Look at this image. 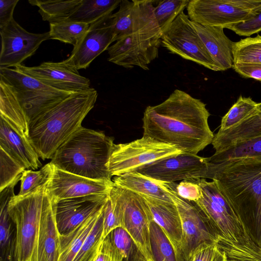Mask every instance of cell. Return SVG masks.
Returning <instances> with one entry per match:
<instances>
[{"mask_svg": "<svg viewBox=\"0 0 261 261\" xmlns=\"http://www.w3.org/2000/svg\"><path fill=\"white\" fill-rule=\"evenodd\" d=\"M206 104L175 89L164 101L146 107L142 118L143 136L197 154L214 137L208 123Z\"/></svg>", "mask_w": 261, "mask_h": 261, "instance_id": "cell-1", "label": "cell"}, {"mask_svg": "<svg viewBox=\"0 0 261 261\" xmlns=\"http://www.w3.org/2000/svg\"><path fill=\"white\" fill-rule=\"evenodd\" d=\"M207 178L215 181L249 237L261 247V160L209 162Z\"/></svg>", "mask_w": 261, "mask_h": 261, "instance_id": "cell-2", "label": "cell"}, {"mask_svg": "<svg viewBox=\"0 0 261 261\" xmlns=\"http://www.w3.org/2000/svg\"><path fill=\"white\" fill-rule=\"evenodd\" d=\"M74 93L50 87L15 67L0 69V116L28 137L31 122Z\"/></svg>", "mask_w": 261, "mask_h": 261, "instance_id": "cell-3", "label": "cell"}, {"mask_svg": "<svg viewBox=\"0 0 261 261\" xmlns=\"http://www.w3.org/2000/svg\"><path fill=\"white\" fill-rule=\"evenodd\" d=\"M97 96L92 88L72 93L29 124L28 137L39 158L51 159L57 149L82 127Z\"/></svg>", "mask_w": 261, "mask_h": 261, "instance_id": "cell-4", "label": "cell"}, {"mask_svg": "<svg viewBox=\"0 0 261 261\" xmlns=\"http://www.w3.org/2000/svg\"><path fill=\"white\" fill-rule=\"evenodd\" d=\"M114 144L103 133L82 126L57 149L50 163L72 174L112 182L109 162Z\"/></svg>", "mask_w": 261, "mask_h": 261, "instance_id": "cell-5", "label": "cell"}, {"mask_svg": "<svg viewBox=\"0 0 261 261\" xmlns=\"http://www.w3.org/2000/svg\"><path fill=\"white\" fill-rule=\"evenodd\" d=\"M135 10L130 31L108 49V61L125 68L148 65L159 57L163 33L153 13V1L134 0Z\"/></svg>", "mask_w": 261, "mask_h": 261, "instance_id": "cell-6", "label": "cell"}, {"mask_svg": "<svg viewBox=\"0 0 261 261\" xmlns=\"http://www.w3.org/2000/svg\"><path fill=\"white\" fill-rule=\"evenodd\" d=\"M46 185L27 196L15 195L10 201L8 213L16 232L15 261L32 260L47 195Z\"/></svg>", "mask_w": 261, "mask_h": 261, "instance_id": "cell-7", "label": "cell"}, {"mask_svg": "<svg viewBox=\"0 0 261 261\" xmlns=\"http://www.w3.org/2000/svg\"><path fill=\"white\" fill-rule=\"evenodd\" d=\"M186 9L192 21L226 29L260 12L261 0H190Z\"/></svg>", "mask_w": 261, "mask_h": 261, "instance_id": "cell-8", "label": "cell"}, {"mask_svg": "<svg viewBox=\"0 0 261 261\" xmlns=\"http://www.w3.org/2000/svg\"><path fill=\"white\" fill-rule=\"evenodd\" d=\"M201 195L195 202L208 217L220 238L238 242L248 234L233 208L215 181L192 178Z\"/></svg>", "mask_w": 261, "mask_h": 261, "instance_id": "cell-9", "label": "cell"}, {"mask_svg": "<svg viewBox=\"0 0 261 261\" xmlns=\"http://www.w3.org/2000/svg\"><path fill=\"white\" fill-rule=\"evenodd\" d=\"M181 152L175 146L149 137L113 145L109 162L112 177L135 171L155 161Z\"/></svg>", "mask_w": 261, "mask_h": 261, "instance_id": "cell-10", "label": "cell"}, {"mask_svg": "<svg viewBox=\"0 0 261 261\" xmlns=\"http://www.w3.org/2000/svg\"><path fill=\"white\" fill-rule=\"evenodd\" d=\"M178 211L182 227L181 254L189 261L195 250L203 244H217L220 237L211 221L197 204L179 197L168 183H165Z\"/></svg>", "mask_w": 261, "mask_h": 261, "instance_id": "cell-11", "label": "cell"}, {"mask_svg": "<svg viewBox=\"0 0 261 261\" xmlns=\"http://www.w3.org/2000/svg\"><path fill=\"white\" fill-rule=\"evenodd\" d=\"M161 45L171 54L208 69L219 68L207 50L187 14L181 13L163 34Z\"/></svg>", "mask_w": 261, "mask_h": 261, "instance_id": "cell-12", "label": "cell"}, {"mask_svg": "<svg viewBox=\"0 0 261 261\" xmlns=\"http://www.w3.org/2000/svg\"><path fill=\"white\" fill-rule=\"evenodd\" d=\"M121 218V227L132 237L146 258L152 259L150 224L153 221L143 197L114 184Z\"/></svg>", "mask_w": 261, "mask_h": 261, "instance_id": "cell-13", "label": "cell"}, {"mask_svg": "<svg viewBox=\"0 0 261 261\" xmlns=\"http://www.w3.org/2000/svg\"><path fill=\"white\" fill-rule=\"evenodd\" d=\"M208 159L186 152L163 158L138 168L136 171L162 183L191 178H207Z\"/></svg>", "mask_w": 261, "mask_h": 261, "instance_id": "cell-14", "label": "cell"}, {"mask_svg": "<svg viewBox=\"0 0 261 261\" xmlns=\"http://www.w3.org/2000/svg\"><path fill=\"white\" fill-rule=\"evenodd\" d=\"M1 49L0 69L21 65L33 55L41 43L50 39L49 32L33 33L21 27L14 18L0 29Z\"/></svg>", "mask_w": 261, "mask_h": 261, "instance_id": "cell-15", "label": "cell"}, {"mask_svg": "<svg viewBox=\"0 0 261 261\" xmlns=\"http://www.w3.org/2000/svg\"><path fill=\"white\" fill-rule=\"evenodd\" d=\"M112 15L90 24L85 35L73 46L70 55L64 60L69 65L77 70L86 69L96 57L108 50L114 42Z\"/></svg>", "mask_w": 261, "mask_h": 261, "instance_id": "cell-16", "label": "cell"}, {"mask_svg": "<svg viewBox=\"0 0 261 261\" xmlns=\"http://www.w3.org/2000/svg\"><path fill=\"white\" fill-rule=\"evenodd\" d=\"M114 182L99 181L72 174L55 167L46 185L50 200L56 202L62 199L93 194H109Z\"/></svg>", "mask_w": 261, "mask_h": 261, "instance_id": "cell-17", "label": "cell"}, {"mask_svg": "<svg viewBox=\"0 0 261 261\" xmlns=\"http://www.w3.org/2000/svg\"><path fill=\"white\" fill-rule=\"evenodd\" d=\"M15 67L58 90L79 92L91 88L90 80L81 75L76 69L64 60L59 62H45L34 67L20 65Z\"/></svg>", "mask_w": 261, "mask_h": 261, "instance_id": "cell-18", "label": "cell"}, {"mask_svg": "<svg viewBox=\"0 0 261 261\" xmlns=\"http://www.w3.org/2000/svg\"><path fill=\"white\" fill-rule=\"evenodd\" d=\"M110 194V193H109ZM109 194H93L54 202L56 221L60 235L69 233L107 202Z\"/></svg>", "mask_w": 261, "mask_h": 261, "instance_id": "cell-19", "label": "cell"}, {"mask_svg": "<svg viewBox=\"0 0 261 261\" xmlns=\"http://www.w3.org/2000/svg\"><path fill=\"white\" fill-rule=\"evenodd\" d=\"M0 148L25 169L35 170L42 165L29 139L0 116Z\"/></svg>", "mask_w": 261, "mask_h": 261, "instance_id": "cell-20", "label": "cell"}, {"mask_svg": "<svg viewBox=\"0 0 261 261\" xmlns=\"http://www.w3.org/2000/svg\"><path fill=\"white\" fill-rule=\"evenodd\" d=\"M36 248L37 261H58L60 235L56 221L54 204L48 195L40 219Z\"/></svg>", "mask_w": 261, "mask_h": 261, "instance_id": "cell-21", "label": "cell"}, {"mask_svg": "<svg viewBox=\"0 0 261 261\" xmlns=\"http://www.w3.org/2000/svg\"><path fill=\"white\" fill-rule=\"evenodd\" d=\"M141 196L150 210L153 221L165 232L177 253L184 258L180 251L182 238L181 222L178 211L174 202Z\"/></svg>", "mask_w": 261, "mask_h": 261, "instance_id": "cell-22", "label": "cell"}, {"mask_svg": "<svg viewBox=\"0 0 261 261\" xmlns=\"http://www.w3.org/2000/svg\"><path fill=\"white\" fill-rule=\"evenodd\" d=\"M192 23L220 71L232 68L234 42L225 34L224 28L202 25L192 21Z\"/></svg>", "mask_w": 261, "mask_h": 261, "instance_id": "cell-23", "label": "cell"}, {"mask_svg": "<svg viewBox=\"0 0 261 261\" xmlns=\"http://www.w3.org/2000/svg\"><path fill=\"white\" fill-rule=\"evenodd\" d=\"M21 177L0 192V261H15L16 232L8 206L14 194V187Z\"/></svg>", "mask_w": 261, "mask_h": 261, "instance_id": "cell-24", "label": "cell"}, {"mask_svg": "<svg viewBox=\"0 0 261 261\" xmlns=\"http://www.w3.org/2000/svg\"><path fill=\"white\" fill-rule=\"evenodd\" d=\"M114 184L140 195L173 202L165 183L160 182L133 171L114 176Z\"/></svg>", "mask_w": 261, "mask_h": 261, "instance_id": "cell-25", "label": "cell"}, {"mask_svg": "<svg viewBox=\"0 0 261 261\" xmlns=\"http://www.w3.org/2000/svg\"><path fill=\"white\" fill-rule=\"evenodd\" d=\"M105 205L69 233L60 235L58 261H73L102 213Z\"/></svg>", "mask_w": 261, "mask_h": 261, "instance_id": "cell-26", "label": "cell"}, {"mask_svg": "<svg viewBox=\"0 0 261 261\" xmlns=\"http://www.w3.org/2000/svg\"><path fill=\"white\" fill-rule=\"evenodd\" d=\"M121 2V0H82L80 5L66 20L90 25L112 15Z\"/></svg>", "mask_w": 261, "mask_h": 261, "instance_id": "cell-27", "label": "cell"}, {"mask_svg": "<svg viewBox=\"0 0 261 261\" xmlns=\"http://www.w3.org/2000/svg\"><path fill=\"white\" fill-rule=\"evenodd\" d=\"M208 158L212 164L242 159L261 160V136L234 144Z\"/></svg>", "mask_w": 261, "mask_h": 261, "instance_id": "cell-28", "label": "cell"}, {"mask_svg": "<svg viewBox=\"0 0 261 261\" xmlns=\"http://www.w3.org/2000/svg\"><path fill=\"white\" fill-rule=\"evenodd\" d=\"M217 244L224 252L227 261H261V247L249 234L238 242L220 238Z\"/></svg>", "mask_w": 261, "mask_h": 261, "instance_id": "cell-29", "label": "cell"}, {"mask_svg": "<svg viewBox=\"0 0 261 261\" xmlns=\"http://www.w3.org/2000/svg\"><path fill=\"white\" fill-rule=\"evenodd\" d=\"M82 0L42 1L30 0L32 6L39 8V13L44 21L49 23L67 19L80 5Z\"/></svg>", "mask_w": 261, "mask_h": 261, "instance_id": "cell-30", "label": "cell"}, {"mask_svg": "<svg viewBox=\"0 0 261 261\" xmlns=\"http://www.w3.org/2000/svg\"><path fill=\"white\" fill-rule=\"evenodd\" d=\"M150 243L153 261H186L177 253L165 232L153 221L150 224Z\"/></svg>", "mask_w": 261, "mask_h": 261, "instance_id": "cell-31", "label": "cell"}, {"mask_svg": "<svg viewBox=\"0 0 261 261\" xmlns=\"http://www.w3.org/2000/svg\"><path fill=\"white\" fill-rule=\"evenodd\" d=\"M258 113V103L250 97L240 95L222 117L218 131L223 132L230 129Z\"/></svg>", "mask_w": 261, "mask_h": 261, "instance_id": "cell-32", "label": "cell"}, {"mask_svg": "<svg viewBox=\"0 0 261 261\" xmlns=\"http://www.w3.org/2000/svg\"><path fill=\"white\" fill-rule=\"evenodd\" d=\"M89 24L68 20L49 23L50 39L75 46L88 30Z\"/></svg>", "mask_w": 261, "mask_h": 261, "instance_id": "cell-33", "label": "cell"}, {"mask_svg": "<svg viewBox=\"0 0 261 261\" xmlns=\"http://www.w3.org/2000/svg\"><path fill=\"white\" fill-rule=\"evenodd\" d=\"M234 64H261V36L248 37L234 42Z\"/></svg>", "mask_w": 261, "mask_h": 261, "instance_id": "cell-34", "label": "cell"}, {"mask_svg": "<svg viewBox=\"0 0 261 261\" xmlns=\"http://www.w3.org/2000/svg\"><path fill=\"white\" fill-rule=\"evenodd\" d=\"M189 0L153 1V13L163 34L176 17L187 8Z\"/></svg>", "mask_w": 261, "mask_h": 261, "instance_id": "cell-35", "label": "cell"}, {"mask_svg": "<svg viewBox=\"0 0 261 261\" xmlns=\"http://www.w3.org/2000/svg\"><path fill=\"white\" fill-rule=\"evenodd\" d=\"M108 235L123 261H147L135 241L124 228L117 227Z\"/></svg>", "mask_w": 261, "mask_h": 261, "instance_id": "cell-36", "label": "cell"}, {"mask_svg": "<svg viewBox=\"0 0 261 261\" xmlns=\"http://www.w3.org/2000/svg\"><path fill=\"white\" fill-rule=\"evenodd\" d=\"M103 211L104 208L102 213L73 261L95 260L101 244L105 239L103 237Z\"/></svg>", "mask_w": 261, "mask_h": 261, "instance_id": "cell-37", "label": "cell"}, {"mask_svg": "<svg viewBox=\"0 0 261 261\" xmlns=\"http://www.w3.org/2000/svg\"><path fill=\"white\" fill-rule=\"evenodd\" d=\"M53 170V165L50 162L38 171L25 170L20 178V188L18 197H24L36 191L47 184Z\"/></svg>", "mask_w": 261, "mask_h": 261, "instance_id": "cell-38", "label": "cell"}, {"mask_svg": "<svg viewBox=\"0 0 261 261\" xmlns=\"http://www.w3.org/2000/svg\"><path fill=\"white\" fill-rule=\"evenodd\" d=\"M134 10V0H121L118 10L112 15L114 42L130 31L133 21Z\"/></svg>", "mask_w": 261, "mask_h": 261, "instance_id": "cell-39", "label": "cell"}, {"mask_svg": "<svg viewBox=\"0 0 261 261\" xmlns=\"http://www.w3.org/2000/svg\"><path fill=\"white\" fill-rule=\"evenodd\" d=\"M258 113L229 130L234 141L241 142L261 136V102L258 103Z\"/></svg>", "mask_w": 261, "mask_h": 261, "instance_id": "cell-40", "label": "cell"}, {"mask_svg": "<svg viewBox=\"0 0 261 261\" xmlns=\"http://www.w3.org/2000/svg\"><path fill=\"white\" fill-rule=\"evenodd\" d=\"M25 170L0 148V192L20 177Z\"/></svg>", "mask_w": 261, "mask_h": 261, "instance_id": "cell-41", "label": "cell"}, {"mask_svg": "<svg viewBox=\"0 0 261 261\" xmlns=\"http://www.w3.org/2000/svg\"><path fill=\"white\" fill-rule=\"evenodd\" d=\"M113 186L104 206L103 237L105 238L112 230L117 227H121L119 208Z\"/></svg>", "mask_w": 261, "mask_h": 261, "instance_id": "cell-42", "label": "cell"}, {"mask_svg": "<svg viewBox=\"0 0 261 261\" xmlns=\"http://www.w3.org/2000/svg\"><path fill=\"white\" fill-rule=\"evenodd\" d=\"M189 261H227V258L217 244H203L195 250Z\"/></svg>", "mask_w": 261, "mask_h": 261, "instance_id": "cell-43", "label": "cell"}, {"mask_svg": "<svg viewBox=\"0 0 261 261\" xmlns=\"http://www.w3.org/2000/svg\"><path fill=\"white\" fill-rule=\"evenodd\" d=\"M181 198L196 202L201 195V190L192 178L182 180L180 183H168Z\"/></svg>", "mask_w": 261, "mask_h": 261, "instance_id": "cell-44", "label": "cell"}, {"mask_svg": "<svg viewBox=\"0 0 261 261\" xmlns=\"http://www.w3.org/2000/svg\"><path fill=\"white\" fill-rule=\"evenodd\" d=\"M236 34L242 36L250 37L261 31V12L246 21L227 27Z\"/></svg>", "mask_w": 261, "mask_h": 261, "instance_id": "cell-45", "label": "cell"}, {"mask_svg": "<svg viewBox=\"0 0 261 261\" xmlns=\"http://www.w3.org/2000/svg\"><path fill=\"white\" fill-rule=\"evenodd\" d=\"M94 261H123L122 255L113 244L109 235L103 239Z\"/></svg>", "mask_w": 261, "mask_h": 261, "instance_id": "cell-46", "label": "cell"}, {"mask_svg": "<svg viewBox=\"0 0 261 261\" xmlns=\"http://www.w3.org/2000/svg\"><path fill=\"white\" fill-rule=\"evenodd\" d=\"M233 69L241 76L261 82V64H234Z\"/></svg>", "mask_w": 261, "mask_h": 261, "instance_id": "cell-47", "label": "cell"}, {"mask_svg": "<svg viewBox=\"0 0 261 261\" xmlns=\"http://www.w3.org/2000/svg\"><path fill=\"white\" fill-rule=\"evenodd\" d=\"M18 0L0 1V29L6 25L13 18L14 10Z\"/></svg>", "mask_w": 261, "mask_h": 261, "instance_id": "cell-48", "label": "cell"}, {"mask_svg": "<svg viewBox=\"0 0 261 261\" xmlns=\"http://www.w3.org/2000/svg\"><path fill=\"white\" fill-rule=\"evenodd\" d=\"M31 261H37V251L35 248Z\"/></svg>", "mask_w": 261, "mask_h": 261, "instance_id": "cell-49", "label": "cell"}, {"mask_svg": "<svg viewBox=\"0 0 261 261\" xmlns=\"http://www.w3.org/2000/svg\"><path fill=\"white\" fill-rule=\"evenodd\" d=\"M147 261H153V260L152 259H150L147 260Z\"/></svg>", "mask_w": 261, "mask_h": 261, "instance_id": "cell-50", "label": "cell"}]
</instances>
